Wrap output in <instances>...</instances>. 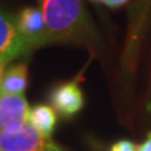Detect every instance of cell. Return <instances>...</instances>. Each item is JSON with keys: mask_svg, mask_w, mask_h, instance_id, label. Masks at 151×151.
<instances>
[{"mask_svg": "<svg viewBox=\"0 0 151 151\" xmlns=\"http://www.w3.org/2000/svg\"><path fill=\"white\" fill-rule=\"evenodd\" d=\"M42 13L53 42H81L91 37L92 25L82 0H42Z\"/></svg>", "mask_w": 151, "mask_h": 151, "instance_id": "6da1fadb", "label": "cell"}, {"mask_svg": "<svg viewBox=\"0 0 151 151\" xmlns=\"http://www.w3.org/2000/svg\"><path fill=\"white\" fill-rule=\"evenodd\" d=\"M0 151H64L30 124L0 131Z\"/></svg>", "mask_w": 151, "mask_h": 151, "instance_id": "7a4b0ae2", "label": "cell"}, {"mask_svg": "<svg viewBox=\"0 0 151 151\" xmlns=\"http://www.w3.org/2000/svg\"><path fill=\"white\" fill-rule=\"evenodd\" d=\"M17 27L29 48L52 43L42 9L35 6L24 8L17 17Z\"/></svg>", "mask_w": 151, "mask_h": 151, "instance_id": "3957f363", "label": "cell"}, {"mask_svg": "<svg viewBox=\"0 0 151 151\" xmlns=\"http://www.w3.org/2000/svg\"><path fill=\"white\" fill-rule=\"evenodd\" d=\"M30 48L17 27V18L0 13V59L5 63L27 53Z\"/></svg>", "mask_w": 151, "mask_h": 151, "instance_id": "277c9868", "label": "cell"}, {"mask_svg": "<svg viewBox=\"0 0 151 151\" xmlns=\"http://www.w3.org/2000/svg\"><path fill=\"white\" fill-rule=\"evenodd\" d=\"M49 101L54 111L65 119L77 115L84 106L83 93L76 82H65L55 86L49 94Z\"/></svg>", "mask_w": 151, "mask_h": 151, "instance_id": "5b68a950", "label": "cell"}, {"mask_svg": "<svg viewBox=\"0 0 151 151\" xmlns=\"http://www.w3.org/2000/svg\"><path fill=\"white\" fill-rule=\"evenodd\" d=\"M28 115L29 106L23 96L0 93V131L25 124Z\"/></svg>", "mask_w": 151, "mask_h": 151, "instance_id": "8992f818", "label": "cell"}, {"mask_svg": "<svg viewBox=\"0 0 151 151\" xmlns=\"http://www.w3.org/2000/svg\"><path fill=\"white\" fill-rule=\"evenodd\" d=\"M28 86V67L25 64H15L9 67L0 83L1 94L23 96Z\"/></svg>", "mask_w": 151, "mask_h": 151, "instance_id": "52a82bcc", "label": "cell"}, {"mask_svg": "<svg viewBox=\"0 0 151 151\" xmlns=\"http://www.w3.org/2000/svg\"><path fill=\"white\" fill-rule=\"evenodd\" d=\"M57 113L54 108L48 105H37L29 110L28 124H30L45 137H49L57 126Z\"/></svg>", "mask_w": 151, "mask_h": 151, "instance_id": "ba28073f", "label": "cell"}, {"mask_svg": "<svg viewBox=\"0 0 151 151\" xmlns=\"http://www.w3.org/2000/svg\"><path fill=\"white\" fill-rule=\"evenodd\" d=\"M110 151H137V146L130 140H120L111 146Z\"/></svg>", "mask_w": 151, "mask_h": 151, "instance_id": "9c48e42d", "label": "cell"}, {"mask_svg": "<svg viewBox=\"0 0 151 151\" xmlns=\"http://www.w3.org/2000/svg\"><path fill=\"white\" fill-rule=\"evenodd\" d=\"M137 151H151V131L147 134L144 142L137 146Z\"/></svg>", "mask_w": 151, "mask_h": 151, "instance_id": "30bf717a", "label": "cell"}, {"mask_svg": "<svg viewBox=\"0 0 151 151\" xmlns=\"http://www.w3.org/2000/svg\"><path fill=\"white\" fill-rule=\"evenodd\" d=\"M97 1L106 4V5L111 6V8H117V6H121V5H124L125 3H127V0H97Z\"/></svg>", "mask_w": 151, "mask_h": 151, "instance_id": "8fae6325", "label": "cell"}, {"mask_svg": "<svg viewBox=\"0 0 151 151\" xmlns=\"http://www.w3.org/2000/svg\"><path fill=\"white\" fill-rule=\"evenodd\" d=\"M5 62H4L3 59H0V83H1V79H3V77H4V67H5Z\"/></svg>", "mask_w": 151, "mask_h": 151, "instance_id": "7c38bea8", "label": "cell"}]
</instances>
